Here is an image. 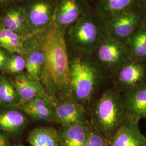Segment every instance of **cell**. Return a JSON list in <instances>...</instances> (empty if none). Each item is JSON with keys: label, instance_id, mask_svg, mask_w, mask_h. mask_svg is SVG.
<instances>
[{"label": "cell", "instance_id": "9", "mask_svg": "<svg viewBox=\"0 0 146 146\" xmlns=\"http://www.w3.org/2000/svg\"><path fill=\"white\" fill-rule=\"evenodd\" d=\"M42 32L33 33L31 36L27 38L23 55L26 60L27 73L31 78L40 83L44 60Z\"/></svg>", "mask_w": 146, "mask_h": 146}, {"label": "cell", "instance_id": "2", "mask_svg": "<svg viewBox=\"0 0 146 146\" xmlns=\"http://www.w3.org/2000/svg\"><path fill=\"white\" fill-rule=\"evenodd\" d=\"M69 53L70 97L88 115L92 104L109 78L92 55Z\"/></svg>", "mask_w": 146, "mask_h": 146}, {"label": "cell", "instance_id": "8", "mask_svg": "<svg viewBox=\"0 0 146 146\" xmlns=\"http://www.w3.org/2000/svg\"><path fill=\"white\" fill-rule=\"evenodd\" d=\"M92 7L89 0H57L54 21L65 34L68 28Z\"/></svg>", "mask_w": 146, "mask_h": 146}, {"label": "cell", "instance_id": "27", "mask_svg": "<svg viewBox=\"0 0 146 146\" xmlns=\"http://www.w3.org/2000/svg\"><path fill=\"white\" fill-rule=\"evenodd\" d=\"M8 58L5 51L3 49L0 48V71H3Z\"/></svg>", "mask_w": 146, "mask_h": 146}, {"label": "cell", "instance_id": "21", "mask_svg": "<svg viewBox=\"0 0 146 146\" xmlns=\"http://www.w3.org/2000/svg\"><path fill=\"white\" fill-rule=\"evenodd\" d=\"M26 38L23 35L0 26V48L13 54L23 55Z\"/></svg>", "mask_w": 146, "mask_h": 146}, {"label": "cell", "instance_id": "29", "mask_svg": "<svg viewBox=\"0 0 146 146\" xmlns=\"http://www.w3.org/2000/svg\"><path fill=\"white\" fill-rule=\"evenodd\" d=\"M143 25L146 27V0H141L139 6Z\"/></svg>", "mask_w": 146, "mask_h": 146}, {"label": "cell", "instance_id": "5", "mask_svg": "<svg viewBox=\"0 0 146 146\" xmlns=\"http://www.w3.org/2000/svg\"><path fill=\"white\" fill-rule=\"evenodd\" d=\"M92 55L109 78L129 59L126 43L107 34Z\"/></svg>", "mask_w": 146, "mask_h": 146}, {"label": "cell", "instance_id": "16", "mask_svg": "<svg viewBox=\"0 0 146 146\" xmlns=\"http://www.w3.org/2000/svg\"><path fill=\"white\" fill-rule=\"evenodd\" d=\"M89 122L61 125L58 130L60 146H84L88 134Z\"/></svg>", "mask_w": 146, "mask_h": 146}, {"label": "cell", "instance_id": "15", "mask_svg": "<svg viewBox=\"0 0 146 146\" xmlns=\"http://www.w3.org/2000/svg\"><path fill=\"white\" fill-rule=\"evenodd\" d=\"M122 94L127 116L140 121L146 119V84Z\"/></svg>", "mask_w": 146, "mask_h": 146}, {"label": "cell", "instance_id": "24", "mask_svg": "<svg viewBox=\"0 0 146 146\" xmlns=\"http://www.w3.org/2000/svg\"><path fill=\"white\" fill-rule=\"evenodd\" d=\"M109 145L104 136L89 124L88 134L84 146H108Z\"/></svg>", "mask_w": 146, "mask_h": 146}, {"label": "cell", "instance_id": "3", "mask_svg": "<svg viewBox=\"0 0 146 146\" xmlns=\"http://www.w3.org/2000/svg\"><path fill=\"white\" fill-rule=\"evenodd\" d=\"M127 117L123 94L112 84L106 85L92 104L89 124L110 141Z\"/></svg>", "mask_w": 146, "mask_h": 146}, {"label": "cell", "instance_id": "13", "mask_svg": "<svg viewBox=\"0 0 146 146\" xmlns=\"http://www.w3.org/2000/svg\"><path fill=\"white\" fill-rule=\"evenodd\" d=\"M11 81L19 96L18 105L20 106L38 96L50 98L41 84L31 78L27 73L16 75Z\"/></svg>", "mask_w": 146, "mask_h": 146}, {"label": "cell", "instance_id": "1", "mask_svg": "<svg viewBox=\"0 0 146 146\" xmlns=\"http://www.w3.org/2000/svg\"><path fill=\"white\" fill-rule=\"evenodd\" d=\"M64 35L54 21L42 32L44 60L40 82L55 104L70 97L69 53Z\"/></svg>", "mask_w": 146, "mask_h": 146}, {"label": "cell", "instance_id": "7", "mask_svg": "<svg viewBox=\"0 0 146 146\" xmlns=\"http://www.w3.org/2000/svg\"><path fill=\"white\" fill-rule=\"evenodd\" d=\"M109 78L122 93L136 88L146 84V62L129 58Z\"/></svg>", "mask_w": 146, "mask_h": 146}, {"label": "cell", "instance_id": "26", "mask_svg": "<svg viewBox=\"0 0 146 146\" xmlns=\"http://www.w3.org/2000/svg\"><path fill=\"white\" fill-rule=\"evenodd\" d=\"M12 11L17 25L20 28L22 33H23L26 31L28 28H29L27 20L26 13L20 8L14 9H12Z\"/></svg>", "mask_w": 146, "mask_h": 146}, {"label": "cell", "instance_id": "20", "mask_svg": "<svg viewBox=\"0 0 146 146\" xmlns=\"http://www.w3.org/2000/svg\"><path fill=\"white\" fill-rule=\"evenodd\" d=\"M27 118L16 110H7L0 113V129L7 134H16L26 126Z\"/></svg>", "mask_w": 146, "mask_h": 146}, {"label": "cell", "instance_id": "30", "mask_svg": "<svg viewBox=\"0 0 146 146\" xmlns=\"http://www.w3.org/2000/svg\"><path fill=\"white\" fill-rule=\"evenodd\" d=\"M10 0H0V3H5L9 2Z\"/></svg>", "mask_w": 146, "mask_h": 146}, {"label": "cell", "instance_id": "34", "mask_svg": "<svg viewBox=\"0 0 146 146\" xmlns=\"http://www.w3.org/2000/svg\"><path fill=\"white\" fill-rule=\"evenodd\" d=\"M110 146V145H109V146Z\"/></svg>", "mask_w": 146, "mask_h": 146}, {"label": "cell", "instance_id": "4", "mask_svg": "<svg viewBox=\"0 0 146 146\" xmlns=\"http://www.w3.org/2000/svg\"><path fill=\"white\" fill-rule=\"evenodd\" d=\"M106 34L104 19L92 7L66 31L69 52L92 55Z\"/></svg>", "mask_w": 146, "mask_h": 146}, {"label": "cell", "instance_id": "28", "mask_svg": "<svg viewBox=\"0 0 146 146\" xmlns=\"http://www.w3.org/2000/svg\"><path fill=\"white\" fill-rule=\"evenodd\" d=\"M0 146H11L10 140L5 131L0 129Z\"/></svg>", "mask_w": 146, "mask_h": 146}, {"label": "cell", "instance_id": "6", "mask_svg": "<svg viewBox=\"0 0 146 146\" xmlns=\"http://www.w3.org/2000/svg\"><path fill=\"white\" fill-rule=\"evenodd\" d=\"M104 22L107 34L125 42L143 25L139 7L121 12L104 19Z\"/></svg>", "mask_w": 146, "mask_h": 146}, {"label": "cell", "instance_id": "12", "mask_svg": "<svg viewBox=\"0 0 146 146\" xmlns=\"http://www.w3.org/2000/svg\"><path fill=\"white\" fill-rule=\"evenodd\" d=\"M140 120L127 116L110 141V146H146V137L139 127Z\"/></svg>", "mask_w": 146, "mask_h": 146}, {"label": "cell", "instance_id": "31", "mask_svg": "<svg viewBox=\"0 0 146 146\" xmlns=\"http://www.w3.org/2000/svg\"><path fill=\"white\" fill-rule=\"evenodd\" d=\"M89 2L91 3V4L92 5H94V2H95V0H89Z\"/></svg>", "mask_w": 146, "mask_h": 146}, {"label": "cell", "instance_id": "23", "mask_svg": "<svg viewBox=\"0 0 146 146\" xmlns=\"http://www.w3.org/2000/svg\"><path fill=\"white\" fill-rule=\"evenodd\" d=\"M26 60L20 54H14L8 58L3 72L10 74H20L26 69Z\"/></svg>", "mask_w": 146, "mask_h": 146}, {"label": "cell", "instance_id": "18", "mask_svg": "<svg viewBox=\"0 0 146 146\" xmlns=\"http://www.w3.org/2000/svg\"><path fill=\"white\" fill-rule=\"evenodd\" d=\"M129 58L146 62V27H139L126 41Z\"/></svg>", "mask_w": 146, "mask_h": 146}, {"label": "cell", "instance_id": "11", "mask_svg": "<svg viewBox=\"0 0 146 146\" xmlns=\"http://www.w3.org/2000/svg\"><path fill=\"white\" fill-rule=\"evenodd\" d=\"M54 110L55 122L61 125L89 122L88 113L71 97L57 102L55 104Z\"/></svg>", "mask_w": 146, "mask_h": 146}, {"label": "cell", "instance_id": "14", "mask_svg": "<svg viewBox=\"0 0 146 146\" xmlns=\"http://www.w3.org/2000/svg\"><path fill=\"white\" fill-rule=\"evenodd\" d=\"M55 103L49 98L38 96L21 106V109L34 120L55 122Z\"/></svg>", "mask_w": 146, "mask_h": 146}, {"label": "cell", "instance_id": "19", "mask_svg": "<svg viewBox=\"0 0 146 146\" xmlns=\"http://www.w3.org/2000/svg\"><path fill=\"white\" fill-rule=\"evenodd\" d=\"M31 146H60L58 130L52 127H40L32 129L27 137Z\"/></svg>", "mask_w": 146, "mask_h": 146}, {"label": "cell", "instance_id": "17", "mask_svg": "<svg viewBox=\"0 0 146 146\" xmlns=\"http://www.w3.org/2000/svg\"><path fill=\"white\" fill-rule=\"evenodd\" d=\"M141 0H95L93 7L104 19L139 7Z\"/></svg>", "mask_w": 146, "mask_h": 146}, {"label": "cell", "instance_id": "25", "mask_svg": "<svg viewBox=\"0 0 146 146\" xmlns=\"http://www.w3.org/2000/svg\"><path fill=\"white\" fill-rule=\"evenodd\" d=\"M3 25L7 28L10 29L12 31H14L19 34L23 35L22 31L19 26V25H17L14 18L12 9L6 13L3 19Z\"/></svg>", "mask_w": 146, "mask_h": 146}, {"label": "cell", "instance_id": "32", "mask_svg": "<svg viewBox=\"0 0 146 146\" xmlns=\"http://www.w3.org/2000/svg\"><path fill=\"white\" fill-rule=\"evenodd\" d=\"M14 146H24L23 145H22V144H21V143H20V144H18V145H16Z\"/></svg>", "mask_w": 146, "mask_h": 146}, {"label": "cell", "instance_id": "33", "mask_svg": "<svg viewBox=\"0 0 146 146\" xmlns=\"http://www.w3.org/2000/svg\"><path fill=\"white\" fill-rule=\"evenodd\" d=\"M2 106V103H1V100H0V107Z\"/></svg>", "mask_w": 146, "mask_h": 146}, {"label": "cell", "instance_id": "22", "mask_svg": "<svg viewBox=\"0 0 146 146\" xmlns=\"http://www.w3.org/2000/svg\"><path fill=\"white\" fill-rule=\"evenodd\" d=\"M0 100L2 106L18 105L20 98L12 81L6 76L0 75Z\"/></svg>", "mask_w": 146, "mask_h": 146}, {"label": "cell", "instance_id": "10", "mask_svg": "<svg viewBox=\"0 0 146 146\" xmlns=\"http://www.w3.org/2000/svg\"><path fill=\"white\" fill-rule=\"evenodd\" d=\"M57 0H36L31 3L26 15L28 27L33 33L44 31L54 19Z\"/></svg>", "mask_w": 146, "mask_h": 146}]
</instances>
